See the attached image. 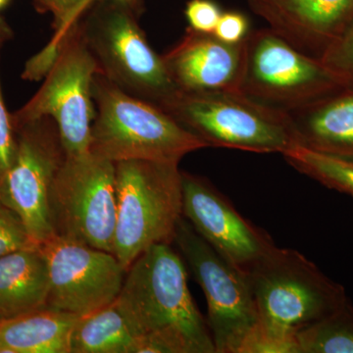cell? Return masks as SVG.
I'll use <instances>...</instances> for the list:
<instances>
[{
  "label": "cell",
  "instance_id": "obj_9",
  "mask_svg": "<svg viewBox=\"0 0 353 353\" xmlns=\"http://www.w3.org/2000/svg\"><path fill=\"white\" fill-rule=\"evenodd\" d=\"M174 243L205 294L215 352L243 353L257 325L248 272L220 254L185 217L176 226Z\"/></svg>",
  "mask_w": 353,
  "mask_h": 353
},
{
  "label": "cell",
  "instance_id": "obj_13",
  "mask_svg": "<svg viewBox=\"0 0 353 353\" xmlns=\"http://www.w3.org/2000/svg\"><path fill=\"white\" fill-rule=\"evenodd\" d=\"M183 216L225 259L248 271L275 246L203 176L182 171Z\"/></svg>",
  "mask_w": 353,
  "mask_h": 353
},
{
  "label": "cell",
  "instance_id": "obj_15",
  "mask_svg": "<svg viewBox=\"0 0 353 353\" xmlns=\"http://www.w3.org/2000/svg\"><path fill=\"white\" fill-rule=\"evenodd\" d=\"M272 31L319 59L353 19V0H248Z\"/></svg>",
  "mask_w": 353,
  "mask_h": 353
},
{
  "label": "cell",
  "instance_id": "obj_16",
  "mask_svg": "<svg viewBox=\"0 0 353 353\" xmlns=\"http://www.w3.org/2000/svg\"><path fill=\"white\" fill-rule=\"evenodd\" d=\"M297 143L315 152L353 157V83L288 111Z\"/></svg>",
  "mask_w": 353,
  "mask_h": 353
},
{
  "label": "cell",
  "instance_id": "obj_30",
  "mask_svg": "<svg viewBox=\"0 0 353 353\" xmlns=\"http://www.w3.org/2000/svg\"><path fill=\"white\" fill-rule=\"evenodd\" d=\"M9 2H10V0H0V11L6 8L8 6Z\"/></svg>",
  "mask_w": 353,
  "mask_h": 353
},
{
  "label": "cell",
  "instance_id": "obj_25",
  "mask_svg": "<svg viewBox=\"0 0 353 353\" xmlns=\"http://www.w3.org/2000/svg\"><path fill=\"white\" fill-rule=\"evenodd\" d=\"M223 11L214 0H189L185 8L189 28L204 34H214Z\"/></svg>",
  "mask_w": 353,
  "mask_h": 353
},
{
  "label": "cell",
  "instance_id": "obj_11",
  "mask_svg": "<svg viewBox=\"0 0 353 353\" xmlns=\"http://www.w3.org/2000/svg\"><path fill=\"white\" fill-rule=\"evenodd\" d=\"M14 127L16 152L0 181V201L19 217L32 240L41 245L54 236L50 192L66 152L50 118Z\"/></svg>",
  "mask_w": 353,
  "mask_h": 353
},
{
  "label": "cell",
  "instance_id": "obj_23",
  "mask_svg": "<svg viewBox=\"0 0 353 353\" xmlns=\"http://www.w3.org/2000/svg\"><path fill=\"white\" fill-rule=\"evenodd\" d=\"M320 61L343 83H353V19Z\"/></svg>",
  "mask_w": 353,
  "mask_h": 353
},
{
  "label": "cell",
  "instance_id": "obj_4",
  "mask_svg": "<svg viewBox=\"0 0 353 353\" xmlns=\"http://www.w3.org/2000/svg\"><path fill=\"white\" fill-rule=\"evenodd\" d=\"M139 14L117 0H97L79 26L99 73L123 92L163 108L179 92L139 24Z\"/></svg>",
  "mask_w": 353,
  "mask_h": 353
},
{
  "label": "cell",
  "instance_id": "obj_29",
  "mask_svg": "<svg viewBox=\"0 0 353 353\" xmlns=\"http://www.w3.org/2000/svg\"><path fill=\"white\" fill-rule=\"evenodd\" d=\"M13 38V31L10 26L2 16H0V50L2 46Z\"/></svg>",
  "mask_w": 353,
  "mask_h": 353
},
{
  "label": "cell",
  "instance_id": "obj_12",
  "mask_svg": "<svg viewBox=\"0 0 353 353\" xmlns=\"http://www.w3.org/2000/svg\"><path fill=\"white\" fill-rule=\"evenodd\" d=\"M41 248L50 277L46 307L83 317L119 296L127 271L113 253L59 236Z\"/></svg>",
  "mask_w": 353,
  "mask_h": 353
},
{
  "label": "cell",
  "instance_id": "obj_21",
  "mask_svg": "<svg viewBox=\"0 0 353 353\" xmlns=\"http://www.w3.org/2000/svg\"><path fill=\"white\" fill-rule=\"evenodd\" d=\"M283 157L299 173L329 189L353 197V157L326 154L299 145L290 148Z\"/></svg>",
  "mask_w": 353,
  "mask_h": 353
},
{
  "label": "cell",
  "instance_id": "obj_1",
  "mask_svg": "<svg viewBox=\"0 0 353 353\" xmlns=\"http://www.w3.org/2000/svg\"><path fill=\"white\" fill-rule=\"evenodd\" d=\"M116 301L141 336L136 353H216L171 243L150 246L132 262Z\"/></svg>",
  "mask_w": 353,
  "mask_h": 353
},
{
  "label": "cell",
  "instance_id": "obj_6",
  "mask_svg": "<svg viewBox=\"0 0 353 353\" xmlns=\"http://www.w3.org/2000/svg\"><path fill=\"white\" fill-rule=\"evenodd\" d=\"M162 109L209 148L283 155L299 145L287 113L241 92L179 90Z\"/></svg>",
  "mask_w": 353,
  "mask_h": 353
},
{
  "label": "cell",
  "instance_id": "obj_5",
  "mask_svg": "<svg viewBox=\"0 0 353 353\" xmlns=\"http://www.w3.org/2000/svg\"><path fill=\"white\" fill-rule=\"evenodd\" d=\"M117 222L114 255L126 271L157 243H172L183 216L179 163L127 160L115 163Z\"/></svg>",
  "mask_w": 353,
  "mask_h": 353
},
{
  "label": "cell",
  "instance_id": "obj_8",
  "mask_svg": "<svg viewBox=\"0 0 353 353\" xmlns=\"http://www.w3.org/2000/svg\"><path fill=\"white\" fill-rule=\"evenodd\" d=\"M54 236L114 254L117 192L114 162L88 152L65 158L51 188Z\"/></svg>",
  "mask_w": 353,
  "mask_h": 353
},
{
  "label": "cell",
  "instance_id": "obj_22",
  "mask_svg": "<svg viewBox=\"0 0 353 353\" xmlns=\"http://www.w3.org/2000/svg\"><path fill=\"white\" fill-rule=\"evenodd\" d=\"M95 1H97V0H83L75 10L71 13V15L67 18L63 24L60 26L58 29L55 30L52 38L50 39V41L44 46L43 50L37 53L36 55H34V57H32V62H34V64L36 65L38 68L41 70L50 68V65L52 64L53 60L57 57L60 44H61L65 37L71 31L72 28L80 21L83 13H85ZM117 1L125 4V6L131 7L132 9H134L136 12H138L139 15H141V10H143V0H117Z\"/></svg>",
  "mask_w": 353,
  "mask_h": 353
},
{
  "label": "cell",
  "instance_id": "obj_10",
  "mask_svg": "<svg viewBox=\"0 0 353 353\" xmlns=\"http://www.w3.org/2000/svg\"><path fill=\"white\" fill-rule=\"evenodd\" d=\"M343 85L319 59L297 50L270 28L252 30L245 39L241 92L253 101L288 112Z\"/></svg>",
  "mask_w": 353,
  "mask_h": 353
},
{
  "label": "cell",
  "instance_id": "obj_20",
  "mask_svg": "<svg viewBox=\"0 0 353 353\" xmlns=\"http://www.w3.org/2000/svg\"><path fill=\"white\" fill-rule=\"evenodd\" d=\"M296 353H353V305L350 299L297 334Z\"/></svg>",
  "mask_w": 353,
  "mask_h": 353
},
{
  "label": "cell",
  "instance_id": "obj_26",
  "mask_svg": "<svg viewBox=\"0 0 353 353\" xmlns=\"http://www.w3.org/2000/svg\"><path fill=\"white\" fill-rule=\"evenodd\" d=\"M16 152V132L12 114L7 110L0 82V181L12 164Z\"/></svg>",
  "mask_w": 353,
  "mask_h": 353
},
{
  "label": "cell",
  "instance_id": "obj_3",
  "mask_svg": "<svg viewBox=\"0 0 353 353\" xmlns=\"http://www.w3.org/2000/svg\"><path fill=\"white\" fill-rule=\"evenodd\" d=\"M94 119L90 152L114 163L127 160L180 163L209 148L163 109L123 92L97 73L92 87Z\"/></svg>",
  "mask_w": 353,
  "mask_h": 353
},
{
  "label": "cell",
  "instance_id": "obj_19",
  "mask_svg": "<svg viewBox=\"0 0 353 353\" xmlns=\"http://www.w3.org/2000/svg\"><path fill=\"white\" fill-rule=\"evenodd\" d=\"M141 336L117 301L79 317L70 353H136Z\"/></svg>",
  "mask_w": 353,
  "mask_h": 353
},
{
  "label": "cell",
  "instance_id": "obj_14",
  "mask_svg": "<svg viewBox=\"0 0 353 353\" xmlns=\"http://www.w3.org/2000/svg\"><path fill=\"white\" fill-rule=\"evenodd\" d=\"M171 80L183 92H241L245 41L230 44L188 27L181 41L162 55Z\"/></svg>",
  "mask_w": 353,
  "mask_h": 353
},
{
  "label": "cell",
  "instance_id": "obj_28",
  "mask_svg": "<svg viewBox=\"0 0 353 353\" xmlns=\"http://www.w3.org/2000/svg\"><path fill=\"white\" fill-rule=\"evenodd\" d=\"M83 0H34L38 10L50 13L53 18V27L58 29Z\"/></svg>",
  "mask_w": 353,
  "mask_h": 353
},
{
  "label": "cell",
  "instance_id": "obj_24",
  "mask_svg": "<svg viewBox=\"0 0 353 353\" xmlns=\"http://www.w3.org/2000/svg\"><path fill=\"white\" fill-rule=\"evenodd\" d=\"M39 245L32 240L19 217L3 204L0 205V256L22 248Z\"/></svg>",
  "mask_w": 353,
  "mask_h": 353
},
{
  "label": "cell",
  "instance_id": "obj_18",
  "mask_svg": "<svg viewBox=\"0 0 353 353\" xmlns=\"http://www.w3.org/2000/svg\"><path fill=\"white\" fill-rule=\"evenodd\" d=\"M78 319L50 307L0 319V353H70Z\"/></svg>",
  "mask_w": 353,
  "mask_h": 353
},
{
  "label": "cell",
  "instance_id": "obj_27",
  "mask_svg": "<svg viewBox=\"0 0 353 353\" xmlns=\"http://www.w3.org/2000/svg\"><path fill=\"white\" fill-rule=\"evenodd\" d=\"M250 30V21L245 14L239 11H223L214 36L220 41L230 44L243 43Z\"/></svg>",
  "mask_w": 353,
  "mask_h": 353
},
{
  "label": "cell",
  "instance_id": "obj_7",
  "mask_svg": "<svg viewBox=\"0 0 353 353\" xmlns=\"http://www.w3.org/2000/svg\"><path fill=\"white\" fill-rule=\"evenodd\" d=\"M99 67L77 23L67 34L38 92L12 114L14 125L50 118L67 157L90 152L94 119L92 97Z\"/></svg>",
  "mask_w": 353,
  "mask_h": 353
},
{
  "label": "cell",
  "instance_id": "obj_31",
  "mask_svg": "<svg viewBox=\"0 0 353 353\" xmlns=\"http://www.w3.org/2000/svg\"><path fill=\"white\" fill-rule=\"evenodd\" d=\"M1 204H2V203H1V201H0V205H1Z\"/></svg>",
  "mask_w": 353,
  "mask_h": 353
},
{
  "label": "cell",
  "instance_id": "obj_2",
  "mask_svg": "<svg viewBox=\"0 0 353 353\" xmlns=\"http://www.w3.org/2000/svg\"><path fill=\"white\" fill-rule=\"evenodd\" d=\"M257 325L243 353H296V336L348 297L301 252L274 246L248 269Z\"/></svg>",
  "mask_w": 353,
  "mask_h": 353
},
{
  "label": "cell",
  "instance_id": "obj_17",
  "mask_svg": "<svg viewBox=\"0 0 353 353\" xmlns=\"http://www.w3.org/2000/svg\"><path fill=\"white\" fill-rule=\"evenodd\" d=\"M48 267L41 245L0 256V319L46 307Z\"/></svg>",
  "mask_w": 353,
  "mask_h": 353
}]
</instances>
